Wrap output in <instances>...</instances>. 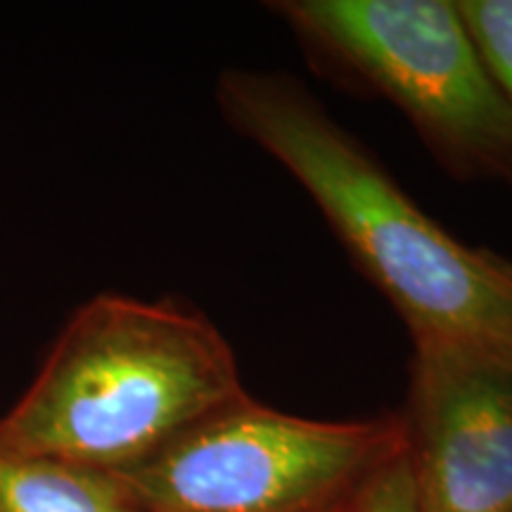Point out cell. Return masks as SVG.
Listing matches in <instances>:
<instances>
[{"instance_id": "6da1fadb", "label": "cell", "mask_w": 512, "mask_h": 512, "mask_svg": "<svg viewBox=\"0 0 512 512\" xmlns=\"http://www.w3.org/2000/svg\"><path fill=\"white\" fill-rule=\"evenodd\" d=\"M228 124L309 192L413 339L512 344V264L446 233L292 76L228 69L216 86Z\"/></svg>"}, {"instance_id": "7a4b0ae2", "label": "cell", "mask_w": 512, "mask_h": 512, "mask_svg": "<svg viewBox=\"0 0 512 512\" xmlns=\"http://www.w3.org/2000/svg\"><path fill=\"white\" fill-rule=\"evenodd\" d=\"M245 394L233 349L202 313L100 294L0 420V448L121 472Z\"/></svg>"}, {"instance_id": "3957f363", "label": "cell", "mask_w": 512, "mask_h": 512, "mask_svg": "<svg viewBox=\"0 0 512 512\" xmlns=\"http://www.w3.org/2000/svg\"><path fill=\"white\" fill-rule=\"evenodd\" d=\"M271 10L320 60L392 100L453 176L512 188V110L456 0H283Z\"/></svg>"}, {"instance_id": "277c9868", "label": "cell", "mask_w": 512, "mask_h": 512, "mask_svg": "<svg viewBox=\"0 0 512 512\" xmlns=\"http://www.w3.org/2000/svg\"><path fill=\"white\" fill-rule=\"evenodd\" d=\"M401 444L399 418L311 420L245 394L117 475L152 512H344Z\"/></svg>"}, {"instance_id": "5b68a950", "label": "cell", "mask_w": 512, "mask_h": 512, "mask_svg": "<svg viewBox=\"0 0 512 512\" xmlns=\"http://www.w3.org/2000/svg\"><path fill=\"white\" fill-rule=\"evenodd\" d=\"M403 451L422 512H512V344L413 339Z\"/></svg>"}, {"instance_id": "8992f818", "label": "cell", "mask_w": 512, "mask_h": 512, "mask_svg": "<svg viewBox=\"0 0 512 512\" xmlns=\"http://www.w3.org/2000/svg\"><path fill=\"white\" fill-rule=\"evenodd\" d=\"M0 512H152L117 472L0 448Z\"/></svg>"}, {"instance_id": "52a82bcc", "label": "cell", "mask_w": 512, "mask_h": 512, "mask_svg": "<svg viewBox=\"0 0 512 512\" xmlns=\"http://www.w3.org/2000/svg\"><path fill=\"white\" fill-rule=\"evenodd\" d=\"M479 55L512 110V0H456Z\"/></svg>"}, {"instance_id": "ba28073f", "label": "cell", "mask_w": 512, "mask_h": 512, "mask_svg": "<svg viewBox=\"0 0 512 512\" xmlns=\"http://www.w3.org/2000/svg\"><path fill=\"white\" fill-rule=\"evenodd\" d=\"M344 512H422L403 444L377 467Z\"/></svg>"}]
</instances>
